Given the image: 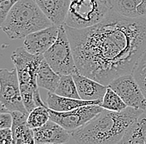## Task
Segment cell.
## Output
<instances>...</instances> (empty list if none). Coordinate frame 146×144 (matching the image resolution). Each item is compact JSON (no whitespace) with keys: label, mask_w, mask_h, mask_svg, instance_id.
<instances>
[{"label":"cell","mask_w":146,"mask_h":144,"mask_svg":"<svg viewBox=\"0 0 146 144\" xmlns=\"http://www.w3.org/2000/svg\"><path fill=\"white\" fill-rule=\"evenodd\" d=\"M58 32L59 27L53 24L51 27L33 32L25 37L23 47L29 53L43 55L56 41Z\"/></svg>","instance_id":"obj_10"},{"label":"cell","mask_w":146,"mask_h":144,"mask_svg":"<svg viewBox=\"0 0 146 144\" xmlns=\"http://www.w3.org/2000/svg\"><path fill=\"white\" fill-rule=\"evenodd\" d=\"M0 102L10 112L19 111L28 115L22 99L16 68L0 70Z\"/></svg>","instance_id":"obj_7"},{"label":"cell","mask_w":146,"mask_h":144,"mask_svg":"<svg viewBox=\"0 0 146 144\" xmlns=\"http://www.w3.org/2000/svg\"><path fill=\"white\" fill-rule=\"evenodd\" d=\"M50 120V114L47 106H38L32 110L27 116V125L34 129L43 126Z\"/></svg>","instance_id":"obj_20"},{"label":"cell","mask_w":146,"mask_h":144,"mask_svg":"<svg viewBox=\"0 0 146 144\" xmlns=\"http://www.w3.org/2000/svg\"><path fill=\"white\" fill-rule=\"evenodd\" d=\"M131 74L139 85L146 99V51L137 61Z\"/></svg>","instance_id":"obj_21"},{"label":"cell","mask_w":146,"mask_h":144,"mask_svg":"<svg viewBox=\"0 0 146 144\" xmlns=\"http://www.w3.org/2000/svg\"><path fill=\"white\" fill-rule=\"evenodd\" d=\"M11 59L18 72L23 102L29 114L36 107L35 100L41 98L36 83V75L44 56L43 55L29 53L23 46L17 48L13 52Z\"/></svg>","instance_id":"obj_4"},{"label":"cell","mask_w":146,"mask_h":144,"mask_svg":"<svg viewBox=\"0 0 146 144\" xmlns=\"http://www.w3.org/2000/svg\"><path fill=\"white\" fill-rule=\"evenodd\" d=\"M102 100H84L82 99H72L56 94L55 93L49 92L46 104L47 107L57 112H66L75 108H80L86 105L98 104L100 105Z\"/></svg>","instance_id":"obj_14"},{"label":"cell","mask_w":146,"mask_h":144,"mask_svg":"<svg viewBox=\"0 0 146 144\" xmlns=\"http://www.w3.org/2000/svg\"><path fill=\"white\" fill-rule=\"evenodd\" d=\"M13 143V132L12 128L0 129V144Z\"/></svg>","instance_id":"obj_23"},{"label":"cell","mask_w":146,"mask_h":144,"mask_svg":"<svg viewBox=\"0 0 146 144\" xmlns=\"http://www.w3.org/2000/svg\"><path fill=\"white\" fill-rule=\"evenodd\" d=\"M146 114H142L128 128L119 144H146Z\"/></svg>","instance_id":"obj_16"},{"label":"cell","mask_w":146,"mask_h":144,"mask_svg":"<svg viewBox=\"0 0 146 144\" xmlns=\"http://www.w3.org/2000/svg\"><path fill=\"white\" fill-rule=\"evenodd\" d=\"M72 75L81 99L84 100H102L108 86L82 75L78 70L73 72Z\"/></svg>","instance_id":"obj_11"},{"label":"cell","mask_w":146,"mask_h":144,"mask_svg":"<svg viewBox=\"0 0 146 144\" xmlns=\"http://www.w3.org/2000/svg\"><path fill=\"white\" fill-rule=\"evenodd\" d=\"M64 27L78 71L106 86L131 74L146 51V18H125L110 10L92 27Z\"/></svg>","instance_id":"obj_1"},{"label":"cell","mask_w":146,"mask_h":144,"mask_svg":"<svg viewBox=\"0 0 146 144\" xmlns=\"http://www.w3.org/2000/svg\"><path fill=\"white\" fill-rule=\"evenodd\" d=\"M100 106H101L104 109L115 111V112L122 111L128 107L126 104L119 97L118 94L115 93L110 87L107 88Z\"/></svg>","instance_id":"obj_19"},{"label":"cell","mask_w":146,"mask_h":144,"mask_svg":"<svg viewBox=\"0 0 146 144\" xmlns=\"http://www.w3.org/2000/svg\"><path fill=\"white\" fill-rule=\"evenodd\" d=\"M110 5L105 0H71L64 25L84 29L100 22L110 13Z\"/></svg>","instance_id":"obj_5"},{"label":"cell","mask_w":146,"mask_h":144,"mask_svg":"<svg viewBox=\"0 0 146 144\" xmlns=\"http://www.w3.org/2000/svg\"><path fill=\"white\" fill-rule=\"evenodd\" d=\"M13 117L11 112L0 114V129L12 127Z\"/></svg>","instance_id":"obj_24"},{"label":"cell","mask_w":146,"mask_h":144,"mask_svg":"<svg viewBox=\"0 0 146 144\" xmlns=\"http://www.w3.org/2000/svg\"><path fill=\"white\" fill-rule=\"evenodd\" d=\"M60 79L61 75L56 73L45 59H43L39 65L36 75V83L38 87L55 93Z\"/></svg>","instance_id":"obj_15"},{"label":"cell","mask_w":146,"mask_h":144,"mask_svg":"<svg viewBox=\"0 0 146 144\" xmlns=\"http://www.w3.org/2000/svg\"><path fill=\"white\" fill-rule=\"evenodd\" d=\"M36 144H57V143H36Z\"/></svg>","instance_id":"obj_28"},{"label":"cell","mask_w":146,"mask_h":144,"mask_svg":"<svg viewBox=\"0 0 146 144\" xmlns=\"http://www.w3.org/2000/svg\"><path fill=\"white\" fill-rule=\"evenodd\" d=\"M9 112H10L9 109L0 102V114H2V113H9Z\"/></svg>","instance_id":"obj_26"},{"label":"cell","mask_w":146,"mask_h":144,"mask_svg":"<svg viewBox=\"0 0 146 144\" xmlns=\"http://www.w3.org/2000/svg\"><path fill=\"white\" fill-rule=\"evenodd\" d=\"M17 2V0H0V29H2L9 11Z\"/></svg>","instance_id":"obj_22"},{"label":"cell","mask_w":146,"mask_h":144,"mask_svg":"<svg viewBox=\"0 0 146 144\" xmlns=\"http://www.w3.org/2000/svg\"><path fill=\"white\" fill-rule=\"evenodd\" d=\"M105 1H107V2H108V3H109V0H105Z\"/></svg>","instance_id":"obj_29"},{"label":"cell","mask_w":146,"mask_h":144,"mask_svg":"<svg viewBox=\"0 0 146 144\" xmlns=\"http://www.w3.org/2000/svg\"><path fill=\"white\" fill-rule=\"evenodd\" d=\"M143 112L132 107L119 112L104 109L71 136L77 144H117Z\"/></svg>","instance_id":"obj_2"},{"label":"cell","mask_w":146,"mask_h":144,"mask_svg":"<svg viewBox=\"0 0 146 144\" xmlns=\"http://www.w3.org/2000/svg\"><path fill=\"white\" fill-rule=\"evenodd\" d=\"M103 110L104 108L98 104L86 105L66 112H57L48 108L50 119L61 125L70 133L87 124Z\"/></svg>","instance_id":"obj_8"},{"label":"cell","mask_w":146,"mask_h":144,"mask_svg":"<svg viewBox=\"0 0 146 144\" xmlns=\"http://www.w3.org/2000/svg\"><path fill=\"white\" fill-rule=\"evenodd\" d=\"M43 56L52 70L60 75H72L77 70L72 46L64 25L59 27L56 41L43 54Z\"/></svg>","instance_id":"obj_6"},{"label":"cell","mask_w":146,"mask_h":144,"mask_svg":"<svg viewBox=\"0 0 146 144\" xmlns=\"http://www.w3.org/2000/svg\"><path fill=\"white\" fill-rule=\"evenodd\" d=\"M55 94L67 98L81 99L76 89V85L73 79L72 75H61V79L56 89L55 90Z\"/></svg>","instance_id":"obj_18"},{"label":"cell","mask_w":146,"mask_h":144,"mask_svg":"<svg viewBox=\"0 0 146 144\" xmlns=\"http://www.w3.org/2000/svg\"><path fill=\"white\" fill-rule=\"evenodd\" d=\"M117 144H119V143H117Z\"/></svg>","instance_id":"obj_32"},{"label":"cell","mask_w":146,"mask_h":144,"mask_svg":"<svg viewBox=\"0 0 146 144\" xmlns=\"http://www.w3.org/2000/svg\"><path fill=\"white\" fill-rule=\"evenodd\" d=\"M33 130L36 143L64 144L68 142L71 136L69 132L51 119L43 126Z\"/></svg>","instance_id":"obj_12"},{"label":"cell","mask_w":146,"mask_h":144,"mask_svg":"<svg viewBox=\"0 0 146 144\" xmlns=\"http://www.w3.org/2000/svg\"><path fill=\"white\" fill-rule=\"evenodd\" d=\"M141 0H109L111 10L119 15L129 18H141L138 12V7Z\"/></svg>","instance_id":"obj_17"},{"label":"cell","mask_w":146,"mask_h":144,"mask_svg":"<svg viewBox=\"0 0 146 144\" xmlns=\"http://www.w3.org/2000/svg\"><path fill=\"white\" fill-rule=\"evenodd\" d=\"M17 1H18V0H17Z\"/></svg>","instance_id":"obj_31"},{"label":"cell","mask_w":146,"mask_h":144,"mask_svg":"<svg viewBox=\"0 0 146 144\" xmlns=\"http://www.w3.org/2000/svg\"><path fill=\"white\" fill-rule=\"evenodd\" d=\"M138 12L141 18H146V0H141L138 7Z\"/></svg>","instance_id":"obj_25"},{"label":"cell","mask_w":146,"mask_h":144,"mask_svg":"<svg viewBox=\"0 0 146 144\" xmlns=\"http://www.w3.org/2000/svg\"><path fill=\"white\" fill-rule=\"evenodd\" d=\"M40 9L53 24L64 25L71 0H35Z\"/></svg>","instance_id":"obj_13"},{"label":"cell","mask_w":146,"mask_h":144,"mask_svg":"<svg viewBox=\"0 0 146 144\" xmlns=\"http://www.w3.org/2000/svg\"><path fill=\"white\" fill-rule=\"evenodd\" d=\"M52 25L35 0H18L9 11L2 30L10 39H21Z\"/></svg>","instance_id":"obj_3"},{"label":"cell","mask_w":146,"mask_h":144,"mask_svg":"<svg viewBox=\"0 0 146 144\" xmlns=\"http://www.w3.org/2000/svg\"><path fill=\"white\" fill-rule=\"evenodd\" d=\"M23 144H36V142H35V139L34 138H32V139L28 140L27 142L23 143Z\"/></svg>","instance_id":"obj_27"},{"label":"cell","mask_w":146,"mask_h":144,"mask_svg":"<svg viewBox=\"0 0 146 144\" xmlns=\"http://www.w3.org/2000/svg\"><path fill=\"white\" fill-rule=\"evenodd\" d=\"M145 142H146V132H145Z\"/></svg>","instance_id":"obj_30"},{"label":"cell","mask_w":146,"mask_h":144,"mask_svg":"<svg viewBox=\"0 0 146 144\" xmlns=\"http://www.w3.org/2000/svg\"><path fill=\"white\" fill-rule=\"evenodd\" d=\"M108 87L117 93L128 107L145 110L146 99L132 74L119 76L109 84Z\"/></svg>","instance_id":"obj_9"}]
</instances>
